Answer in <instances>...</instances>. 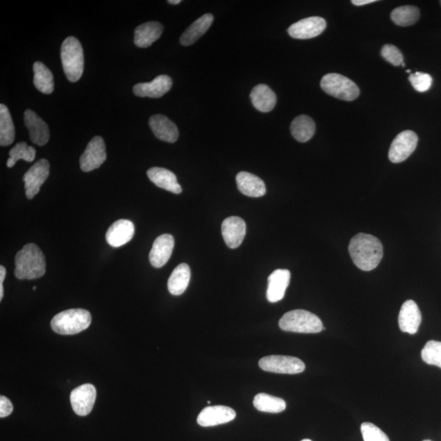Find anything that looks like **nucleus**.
Segmentation results:
<instances>
[{
	"label": "nucleus",
	"instance_id": "f257e3e1",
	"mask_svg": "<svg viewBox=\"0 0 441 441\" xmlns=\"http://www.w3.org/2000/svg\"><path fill=\"white\" fill-rule=\"evenodd\" d=\"M349 253L356 266L364 272L374 270L383 257L381 241L372 235L359 233L351 240Z\"/></svg>",
	"mask_w": 441,
	"mask_h": 441
},
{
	"label": "nucleus",
	"instance_id": "f03ea898",
	"mask_svg": "<svg viewBox=\"0 0 441 441\" xmlns=\"http://www.w3.org/2000/svg\"><path fill=\"white\" fill-rule=\"evenodd\" d=\"M15 276L18 280H35L43 276L46 271L45 257L35 244H28L15 258Z\"/></svg>",
	"mask_w": 441,
	"mask_h": 441
},
{
	"label": "nucleus",
	"instance_id": "7ed1b4c3",
	"mask_svg": "<svg viewBox=\"0 0 441 441\" xmlns=\"http://www.w3.org/2000/svg\"><path fill=\"white\" fill-rule=\"evenodd\" d=\"M92 317L83 309H69L56 315L51 320V328L62 335H73L90 327Z\"/></svg>",
	"mask_w": 441,
	"mask_h": 441
},
{
	"label": "nucleus",
	"instance_id": "20e7f679",
	"mask_svg": "<svg viewBox=\"0 0 441 441\" xmlns=\"http://www.w3.org/2000/svg\"><path fill=\"white\" fill-rule=\"evenodd\" d=\"M63 67L67 80L77 82L83 72V51L82 45L75 37H68L64 40L61 48Z\"/></svg>",
	"mask_w": 441,
	"mask_h": 441
},
{
	"label": "nucleus",
	"instance_id": "39448f33",
	"mask_svg": "<svg viewBox=\"0 0 441 441\" xmlns=\"http://www.w3.org/2000/svg\"><path fill=\"white\" fill-rule=\"evenodd\" d=\"M278 326L282 331L300 333H317L324 329L317 315L304 310H294L285 313Z\"/></svg>",
	"mask_w": 441,
	"mask_h": 441
},
{
	"label": "nucleus",
	"instance_id": "423d86ee",
	"mask_svg": "<svg viewBox=\"0 0 441 441\" xmlns=\"http://www.w3.org/2000/svg\"><path fill=\"white\" fill-rule=\"evenodd\" d=\"M320 87L327 94L343 101H354L360 95L356 83L340 74H327L320 81Z\"/></svg>",
	"mask_w": 441,
	"mask_h": 441
},
{
	"label": "nucleus",
	"instance_id": "0eeeda50",
	"mask_svg": "<svg viewBox=\"0 0 441 441\" xmlns=\"http://www.w3.org/2000/svg\"><path fill=\"white\" fill-rule=\"evenodd\" d=\"M259 367L267 372L298 374L306 369L305 364L299 358L287 356H270L259 360Z\"/></svg>",
	"mask_w": 441,
	"mask_h": 441
},
{
	"label": "nucleus",
	"instance_id": "6e6552de",
	"mask_svg": "<svg viewBox=\"0 0 441 441\" xmlns=\"http://www.w3.org/2000/svg\"><path fill=\"white\" fill-rule=\"evenodd\" d=\"M419 138L411 130H406L399 133L394 139L389 150V160L392 163L398 164L405 161L416 149Z\"/></svg>",
	"mask_w": 441,
	"mask_h": 441
},
{
	"label": "nucleus",
	"instance_id": "1a4fd4ad",
	"mask_svg": "<svg viewBox=\"0 0 441 441\" xmlns=\"http://www.w3.org/2000/svg\"><path fill=\"white\" fill-rule=\"evenodd\" d=\"M50 166L45 159L40 160L23 176L26 197L33 199L39 193L42 185L49 178Z\"/></svg>",
	"mask_w": 441,
	"mask_h": 441
},
{
	"label": "nucleus",
	"instance_id": "9d476101",
	"mask_svg": "<svg viewBox=\"0 0 441 441\" xmlns=\"http://www.w3.org/2000/svg\"><path fill=\"white\" fill-rule=\"evenodd\" d=\"M106 160V145L103 139L97 136L88 144L85 152L81 157V168L83 172H91L99 169Z\"/></svg>",
	"mask_w": 441,
	"mask_h": 441
},
{
	"label": "nucleus",
	"instance_id": "9b49d317",
	"mask_svg": "<svg viewBox=\"0 0 441 441\" xmlns=\"http://www.w3.org/2000/svg\"><path fill=\"white\" fill-rule=\"evenodd\" d=\"M326 26V21L324 18L310 17L292 24L288 29V33L294 39H313L322 34Z\"/></svg>",
	"mask_w": 441,
	"mask_h": 441
},
{
	"label": "nucleus",
	"instance_id": "f8f14e48",
	"mask_svg": "<svg viewBox=\"0 0 441 441\" xmlns=\"http://www.w3.org/2000/svg\"><path fill=\"white\" fill-rule=\"evenodd\" d=\"M97 391L94 385L87 383L74 389L71 393V403L74 412L78 416L90 415L94 408Z\"/></svg>",
	"mask_w": 441,
	"mask_h": 441
},
{
	"label": "nucleus",
	"instance_id": "ddd939ff",
	"mask_svg": "<svg viewBox=\"0 0 441 441\" xmlns=\"http://www.w3.org/2000/svg\"><path fill=\"white\" fill-rule=\"evenodd\" d=\"M235 416V411L231 408L224 406H208L199 415L197 422L203 428H210L233 421Z\"/></svg>",
	"mask_w": 441,
	"mask_h": 441
},
{
	"label": "nucleus",
	"instance_id": "4468645a",
	"mask_svg": "<svg viewBox=\"0 0 441 441\" xmlns=\"http://www.w3.org/2000/svg\"><path fill=\"white\" fill-rule=\"evenodd\" d=\"M222 233L225 243L231 249L238 248L246 235V224L242 218L230 217L222 224Z\"/></svg>",
	"mask_w": 441,
	"mask_h": 441
},
{
	"label": "nucleus",
	"instance_id": "2eb2a0df",
	"mask_svg": "<svg viewBox=\"0 0 441 441\" xmlns=\"http://www.w3.org/2000/svg\"><path fill=\"white\" fill-rule=\"evenodd\" d=\"M174 248V238L169 234H164L156 238L153 243L149 258L151 264L156 268H160L169 262Z\"/></svg>",
	"mask_w": 441,
	"mask_h": 441
},
{
	"label": "nucleus",
	"instance_id": "dca6fc26",
	"mask_svg": "<svg viewBox=\"0 0 441 441\" xmlns=\"http://www.w3.org/2000/svg\"><path fill=\"white\" fill-rule=\"evenodd\" d=\"M173 86L172 78L165 75L157 76L150 83H138L133 87V92L138 97L159 99L167 94Z\"/></svg>",
	"mask_w": 441,
	"mask_h": 441
},
{
	"label": "nucleus",
	"instance_id": "f3484780",
	"mask_svg": "<svg viewBox=\"0 0 441 441\" xmlns=\"http://www.w3.org/2000/svg\"><path fill=\"white\" fill-rule=\"evenodd\" d=\"M24 123L29 130L32 142L38 146H44L48 143L50 133L48 124L33 110H26L24 114Z\"/></svg>",
	"mask_w": 441,
	"mask_h": 441
},
{
	"label": "nucleus",
	"instance_id": "a211bd4d",
	"mask_svg": "<svg viewBox=\"0 0 441 441\" xmlns=\"http://www.w3.org/2000/svg\"><path fill=\"white\" fill-rule=\"evenodd\" d=\"M134 232H135V227L131 221L126 219L116 221L106 231V242L115 248L122 247L133 239Z\"/></svg>",
	"mask_w": 441,
	"mask_h": 441
},
{
	"label": "nucleus",
	"instance_id": "6ab92c4d",
	"mask_svg": "<svg viewBox=\"0 0 441 441\" xmlns=\"http://www.w3.org/2000/svg\"><path fill=\"white\" fill-rule=\"evenodd\" d=\"M398 320L402 332L415 334L419 331L422 314L415 301L408 300L403 303Z\"/></svg>",
	"mask_w": 441,
	"mask_h": 441
},
{
	"label": "nucleus",
	"instance_id": "aec40b11",
	"mask_svg": "<svg viewBox=\"0 0 441 441\" xmlns=\"http://www.w3.org/2000/svg\"><path fill=\"white\" fill-rule=\"evenodd\" d=\"M291 274L285 269H278L268 277L267 298L272 303L284 299L288 286L290 285Z\"/></svg>",
	"mask_w": 441,
	"mask_h": 441
},
{
	"label": "nucleus",
	"instance_id": "412c9836",
	"mask_svg": "<svg viewBox=\"0 0 441 441\" xmlns=\"http://www.w3.org/2000/svg\"><path fill=\"white\" fill-rule=\"evenodd\" d=\"M149 125L155 136L160 140L174 143L178 140L179 132L176 125L163 115H152Z\"/></svg>",
	"mask_w": 441,
	"mask_h": 441
},
{
	"label": "nucleus",
	"instance_id": "4be33fe9",
	"mask_svg": "<svg viewBox=\"0 0 441 441\" xmlns=\"http://www.w3.org/2000/svg\"><path fill=\"white\" fill-rule=\"evenodd\" d=\"M236 183L240 192L249 197H262L267 192L266 185L258 176L247 172H240L236 176Z\"/></svg>",
	"mask_w": 441,
	"mask_h": 441
},
{
	"label": "nucleus",
	"instance_id": "5701e85b",
	"mask_svg": "<svg viewBox=\"0 0 441 441\" xmlns=\"http://www.w3.org/2000/svg\"><path fill=\"white\" fill-rule=\"evenodd\" d=\"M164 27L160 22H149L143 23L136 28L134 32V44L137 47L146 49L160 38Z\"/></svg>",
	"mask_w": 441,
	"mask_h": 441
},
{
	"label": "nucleus",
	"instance_id": "b1692460",
	"mask_svg": "<svg viewBox=\"0 0 441 441\" xmlns=\"http://www.w3.org/2000/svg\"><path fill=\"white\" fill-rule=\"evenodd\" d=\"M147 176L158 188L174 194H180L183 192L182 187L178 183V179L173 172L154 167L147 171Z\"/></svg>",
	"mask_w": 441,
	"mask_h": 441
},
{
	"label": "nucleus",
	"instance_id": "393cba45",
	"mask_svg": "<svg viewBox=\"0 0 441 441\" xmlns=\"http://www.w3.org/2000/svg\"><path fill=\"white\" fill-rule=\"evenodd\" d=\"M215 17L210 13L204 14L193 22L181 36L180 42L183 46L192 45L206 33Z\"/></svg>",
	"mask_w": 441,
	"mask_h": 441
},
{
	"label": "nucleus",
	"instance_id": "a878e982",
	"mask_svg": "<svg viewBox=\"0 0 441 441\" xmlns=\"http://www.w3.org/2000/svg\"><path fill=\"white\" fill-rule=\"evenodd\" d=\"M250 97L254 108L263 113H270L276 104L275 92L266 85L254 87Z\"/></svg>",
	"mask_w": 441,
	"mask_h": 441
},
{
	"label": "nucleus",
	"instance_id": "bb28decb",
	"mask_svg": "<svg viewBox=\"0 0 441 441\" xmlns=\"http://www.w3.org/2000/svg\"><path fill=\"white\" fill-rule=\"evenodd\" d=\"M190 278V269L188 264L182 263L172 272L168 281V289L171 294L182 295L188 289Z\"/></svg>",
	"mask_w": 441,
	"mask_h": 441
},
{
	"label": "nucleus",
	"instance_id": "cd10ccee",
	"mask_svg": "<svg viewBox=\"0 0 441 441\" xmlns=\"http://www.w3.org/2000/svg\"><path fill=\"white\" fill-rule=\"evenodd\" d=\"M291 133L297 141L306 142L312 139L315 132V124L308 115L296 117L291 124Z\"/></svg>",
	"mask_w": 441,
	"mask_h": 441
},
{
	"label": "nucleus",
	"instance_id": "c85d7f7f",
	"mask_svg": "<svg viewBox=\"0 0 441 441\" xmlns=\"http://www.w3.org/2000/svg\"><path fill=\"white\" fill-rule=\"evenodd\" d=\"M34 85L37 90L44 94H51L54 90L53 73L40 62L34 64Z\"/></svg>",
	"mask_w": 441,
	"mask_h": 441
},
{
	"label": "nucleus",
	"instance_id": "c756f323",
	"mask_svg": "<svg viewBox=\"0 0 441 441\" xmlns=\"http://www.w3.org/2000/svg\"><path fill=\"white\" fill-rule=\"evenodd\" d=\"M15 139V128L10 113L6 105H0V145H11Z\"/></svg>",
	"mask_w": 441,
	"mask_h": 441
},
{
	"label": "nucleus",
	"instance_id": "7c9ffc66",
	"mask_svg": "<svg viewBox=\"0 0 441 441\" xmlns=\"http://www.w3.org/2000/svg\"><path fill=\"white\" fill-rule=\"evenodd\" d=\"M253 406L258 410L271 414H278L286 408V403L283 399L270 396L266 393H259L254 397Z\"/></svg>",
	"mask_w": 441,
	"mask_h": 441
},
{
	"label": "nucleus",
	"instance_id": "2f4dec72",
	"mask_svg": "<svg viewBox=\"0 0 441 441\" xmlns=\"http://www.w3.org/2000/svg\"><path fill=\"white\" fill-rule=\"evenodd\" d=\"M420 11L415 6H402L394 9L391 18L394 24L400 26H410L419 19Z\"/></svg>",
	"mask_w": 441,
	"mask_h": 441
},
{
	"label": "nucleus",
	"instance_id": "473e14b6",
	"mask_svg": "<svg viewBox=\"0 0 441 441\" xmlns=\"http://www.w3.org/2000/svg\"><path fill=\"white\" fill-rule=\"evenodd\" d=\"M36 151L33 147H29L24 142L17 143L9 151V159L7 161L8 168H13L17 162L23 160L26 162H32L35 159Z\"/></svg>",
	"mask_w": 441,
	"mask_h": 441
},
{
	"label": "nucleus",
	"instance_id": "72a5a7b5",
	"mask_svg": "<svg viewBox=\"0 0 441 441\" xmlns=\"http://www.w3.org/2000/svg\"><path fill=\"white\" fill-rule=\"evenodd\" d=\"M422 359L425 363L441 369V342L431 340L422 351Z\"/></svg>",
	"mask_w": 441,
	"mask_h": 441
},
{
	"label": "nucleus",
	"instance_id": "f704fd0d",
	"mask_svg": "<svg viewBox=\"0 0 441 441\" xmlns=\"http://www.w3.org/2000/svg\"><path fill=\"white\" fill-rule=\"evenodd\" d=\"M361 433L364 441H390L382 430L370 422H364L361 425Z\"/></svg>",
	"mask_w": 441,
	"mask_h": 441
},
{
	"label": "nucleus",
	"instance_id": "c9c22d12",
	"mask_svg": "<svg viewBox=\"0 0 441 441\" xmlns=\"http://www.w3.org/2000/svg\"><path fill=\"white\" fill-rule=\"evenodd\" d=\"M415 90L419 92H424L430 90L433 85V78L428 74L416 72L408 77Z\"/></svg>",
	"mask_w": 441,
	"mask_h": 441
},
{
	"label": "nucleus",
	"instance_id": "e433bc0d",
	"mask_svg": "<svg viewBox=\"0 0 441 441\" xmlns=\"http://www.w3.org/2000/svg\"><path fill=\"white\" fill-rule=\"evenodd\" d=\"M381 55L393 66L398 67L403 63V54L400 49L392 44H385L381 50Z\"/></svg>",
	"mask_w": 441,
	"mask_h": 441
},
{
	"label": "nucleus",
	"instance_id": "4c0bfd02",
	"mask_svg": "<svg viewBox=\"0 0 441 441\" xmlns=\"http://www.w3.org/2000/svg\"><path fill=\"white\" fill-rule=\"evenodd\" d=\"M13 411V406L10 401L6 397H0V417L3 419L10 415Z\"/></svg>",
	"mask_w": 441,
	"mask_h": 441
},
{
	"label": "nucleus",
	"instance_id": "58836bf2",
	"mask_svg": "<svg viewBox=\"0 0 441 441\" xmlns=\"http://www.w3.org/2000/svg\"><path fill=\"white\" fill-rule=\"evenodd\" d=\"M6 276V269L3 266H0V301L3 298V283Z\"/></svg>",
	"mask_w": 441,
	"mask_h": 441
},
{
	"label": "nucleus",
	"instance_id": "ea45409f",
	"mask_svg": "<svg viewBox=\"0 0 441 441\" xmlns=\"http://www.w3.org/2000/svg\"><path fill=\"white\" fill-rule=\"evenodd\" d=\"M377 2V0H352L351 3L356 6H363L366 4Z\"/></svg>",
	"mask_w": 441,
	"mask_h": 441
},
{
	"label": "nucleus",
	"instance_id": "a19ab883",
	"mask_svg": "<svg viewBox=\"0 0 441 441\" xmlns=\"http://www.w3.org/2000/svg\"><path fill=\"white\" fill-rule=\"evenodd\" d=\"M168 3L170 4H179L182 1L181 0H169Z\"/></svg>",
	"mask_w": 441,
	"mask_h": 441
},
{
	"label": "nucleus",
	"instance_id": "79ce46f5",
	"mask_svg": "<svg viewBox=\"0 0 441 441\" xmlns=\"http://www.w3.org/2000/svg\"><path fill=\"white\" fill-rule=\"evenodd\" d=\"M401 66H402L403 67H406V64L403 63L401 64Z\"/></svg>",
	"mask_w": 441,
	"mask_h": 441
},
{
	"label": "nucleus",
	"instance_id": "37998d69",
	"mask_svg": "<svg viewBox=\"0 0 441 441\" xmlns=\"http://www.w3.org/2000/svg\"><path fill=\"white\" fill-rule=\"evenodd\" d=\"M406 72H407V73H410V72H411V71H410V69H407Z\"/></svg>",
	"mask_w": 441,
	"mask_h": 441
},
{
	"label": "nucleus",
	"instance_id": "c03bdc74",
	"mask_svg": "<svg viewBox=\"0 0 441 441\" xmlns=\"http://www.w3.org/2000/svg\"><path fill=\"white\" fill-rule=\"evenodd\" d=\"M301 441H312V440H308V439H306V440H301Z\"/></svg>",
	"mask_w": 441,
	"mask_h": 441
},
{
	"label": "nucleus",
	"instance_id": "a18cd8bd",
	"mask_svg": "<svg viewBox=\"0 0 441 441\" xmlns=\"http://www.w3.org/2000/svg\"><path fill=\"white\" fill-rule=\"evenodd\" d=\"M424 441H431V440H424Z\"/></svg>",
	"mask_w": 441,
	"mask_h": 441
},
{
	"label": "nucleus",
	"instance_id": "49530a36",
	"mask_svg": "<svg viewBox=\"0 0 441 441\" xmlns=\"http://www.w3.org/2000/svg\"><path fill=\"white\" fill-rule=\"evenodd\" d=\"M440 6H441V1H440Z\"/></svg>",
	"mask_w": 441,
	"mask_h": 441
}]
</instances>
